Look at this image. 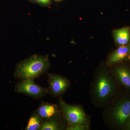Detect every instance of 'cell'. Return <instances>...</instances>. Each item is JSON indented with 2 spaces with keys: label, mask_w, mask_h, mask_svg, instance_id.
Masks as SVG:
<instances>
[{
  "label": "cell",
  "mask_w": 130,
  "mask_h": 130,
  "mask_svg": "<svg viewBox=\"0 0 130 130\" xmlns=\"http://www.w3.org/2000/svg\"><path fill=\"white\" fill-rule=\"evenodd\" d=\"M87 126L86 125L78 124L73 126H70L68 128V130H84L87 129Z\"/></svg>",
  "instance_id": "obj_14"
},
{
  "label": "cell",
  "mask_w": 130,
  "mask_h": 130,
  "mask_svg": "<svg viewBox=\"0 0 130 130\" xmlns=\"http://www.w3.org/2000/svg\"><path fill=\"white\" fill-rule=\"evenodd\" d=\"M114 74L116 78L123 85L130 89V70L124 66L115 68Z\"/></svg>",
  "instance_id": "obj_7"
},
{
  "label": "cell",
  "mask_w": 130,
  "mask_h": 130,
  "mask_svg": "<svg viewBox=\"0 0 130 130\" xmlns=\"http://www.w3.org/2000/svg\"><path fill=\"white\" fill-rule=\"evenodd\" d=\"M114 37L117 44L124 46L127 44L130 40V28L124 27L114 31Z\"/></svg>",
  "instance_id": "obj_10"
},
{
  "label": "cell",
  "mask_w": 130,
  "mask_h": 130,
  "mask_svg": "<svg viewBox=\"0 0 130 130\" xmlns=\"http://www.w3.org/2000/svg\"><path fill=\"white\" fill-rule=\"evenodd\" d=\"M49 66L48 56L34 55L19 64L15 76L24 79H32L46 71Z\"/></svg>",
  "instance_id": "obj_1"
},
{
  "label": "cell",
  "mask_w": 130,
  "mask_h": 130,
  "mask_svg": "<svg viewBox=\"0 0 130 130\" xmlns=\"http://www.w3.org/2000/svg\"><path fill=\"white\" fill-rule=\"evenodd\" d=\"M128 128L130 130V119L129 121V123H128Z\"/></svg>",
  "instance_id": "obj_15"
},
{
  "label": "cell",
  "mask_w": 130,
  "mask_h": 130,
  "mask_svg": "<svg viewBox=\"0 0 130 130\" xmlns=\"http://www.w3.org/2000/svg\"><path fill=\"white\" fill-rule=\"evenodd\" d=\"M54 1H62V0H54Z\"/></svg>",
  "instance_id": "obj_16"
},
{
  "label": "cell",
  "mask_w": 130,
  "mask_h": 130,
  "mask_svg": "<svg viewBox=\"0 0 130 130\" xmlns=\"http://www.w3.org/2000/svg\"><path fill=\"white\" fill-rule=\"evenodd\" d=\"M128 58H129V59L130 60V53L129 55V56H128Z\"/></svg>",
  "instance_id": "obj_17"
},
{
  "label": "cell",
  "mask_w": 130,
  "mask_h": 130,
  "mask_svg": "<svg viewBox=\"0 0 130 130\" xmlns=\"http://www.w3.org/2000/svg\"><path fill=\"white\" fill-rule=\"evenodd\" d=\"M115 90V83L111 75L106 71L97 74L93 87V93L99 102H104L112 95Z\"/></svg>",
  "instance_id": "obj_2"
},
{
  "label": "cell",
  "mask_w": 130,
  "mask_h": 130,
  "mask_svg": "<svg viewBox=\"0 0 130 130\" xmlns=\"http://www.w3.org/2000/svg\"><path fill=\"white\" fill-rule=\"evenodd\" d=\"M59 128V125L56 120L52 119L42 124L39 129L41 130H56Z\"/></svg>",
  "instance_id": "obj_12"
},
{
  "label": "cell",
  "mask_w": 130,
  "mask_h": 130,
  "mask_svg": "<svg viewBox=\"0 0 130 130\" xmlns=\"http://www.w3.org/2000/svg\"><path fill=\"white\" fill-rule=\"evenodd\" d=\"M15 91L37 98L43 96L48 91L47 89L38 86L30 78L24 79L18 84Z\"/></svg>",
  "instance_id": "obj_5"
},
{
  "label": "cell",
  "mask_w": 130,
  "mask_h": 130,
  "mask_svg": "<svg viewBox=\"0 0 130 130\" xmlns=\"http://www.w3.org/2000/svg\"><path fill=\"white\" fill-rule=\"evenodd\" d=\"M111 117L119 126L125 124L130 119V98H125L119 102L112 110Z\"/></svg>",
  "instance_id": "obj_4"
},
{
  "label": "cell",
  "mask_w": 130,
  "mask_h": 130,
  "mask_svg": "<svg viewBox=\"0 0 130 130\" xmlns=\"http://www.w3.org/2000/svg\"><path fill=\"white\" fill-rule=\"evenodd\" d=\"M56 105L49 103H43L38 109V115L41 118L51 119L57 112Z\"/></svg>",
  "instance_id": "obj_9"
},
{
  "label": "cell",
  "mask_w": 130,
  "mask_h": 130,
  "mask_svg": "<svg viewBox=\"0 0 130 130\" xmlns=\"http://www.w3.org/2000/svg\"><path fill=\"white\" fill-rule=\"evenodd\" d=\"M59 102L63 114L70 126L86 124L87 116L80 107L68 105L61 100H60Z\"/></svg>",
  "instance_id": "obj_3"
},
{
  "label": "cell",
  "mask_w": 130,
  "mask_h": 130,
  "mask_svg": "<svg viewBox=\"0 0 130 130\" xmlns=\"http://www.w3.org/2000/svg\"><path fill=\"white\" fill-rule=\"evenodd\" d=\"M130 53V46H121L112 54L109 58V63L112 64L123 60Z\"/></svg>",
  "instance_id": "obj_8"
},
{
  "label": "cell",
  "mask_w": 130,
  "mask_h": 130,
  "mask_svg": "<svg viewBox=\"0 0 130 130\" xmlns=\"http://www.w3.org/2000/svg\"><path fill=\"white\" fill-rule=\"evenodd\" d=\"M48 78L50 90L54 95L61 94L69 86V81L63 77L49 74Z\"/></svg>",
  "instance_id": "obj_6"
},
{
  "label": "cell",
  "mask_w": 130,
  "mask_h": 130,
  "mask_svg": "<svg viewBox=\"0 0 130 130\" xmlns=\"http://www.w3.org/2000/svg\"><path fill=\"white\" fill-rule=\"evenodd\" d=\"M41 118L38 115H33L29 119L26 130H36L39 129L41 125Z\"/></svg>",
  "instance_id": "obj_11"
},
{
  "label": "cell",
  "mask_w": 130,
  "mask_h": 130,
  "mask_svg": "<svg viewBox=\"0 0 130 130\" xmlns=\"http://www.w3.org/2000/svg\"><path fill=\"white\" fill-rule=\"evenodd\" d=\"M32 3H36L39 6L48 7L52 4L51 0H28Z\"/></svg>",
  "instance_id": "obj_13"
}]
</instances>
